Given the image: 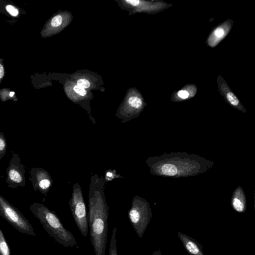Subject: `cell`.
<instances>
[{
  "label": "cell",
  "mask_w": 255,
  "mask_h": 255,
  "mask_svg": "<svg viewBox=\"0 0 255 255\" xmlns=\"http://www.w3.org/2000/svg\"><path fill=\"white\" fill-rule=\"evenodd\" d=\"M7 11L12 16H15L18 13V10L11 5H7L6 7Z\"/></svg>",
  "instance_id": "ffe728a7"
},
{
  "label": "cell",
  "mask_w": 255,
  "mask_h": 255,
  "mask_svg": "<svg viewBox=\"0 0 255 255\" xmlns=\"http://www.w3.org/2000/svg\"><path fill=\"white\" fill-rule=\"evenodd\" d=\"M4 75V70L2 65L0 64V79L2 78Z\"/></svg>",
  "instance_id": "cb8c5ba5"
},
{
  "label": "cell",
  "mask_w": 255,
  "mask_h": 255,
  "mask_svg": "<svg viewBox=\"0 0 255 255\" xmlns=\"http://www.w3.org/2000/svg\"><path fill=\"white\" fill-rule=\"evenodd\" d=\"M6 148L7 142L4 134L0 132V160L5 155Z\"/></svg>",
  "instance_id": "5bb4252c"
},
{
  "label": "cell",
  "mask_w": 255,
  "mask_h": 255,
  "mask_svg": "<svg viewBox=\"0 0 255 255\" xmlns=\"http://www.w3.org/2000/svg\"><path fill=\"white\" fill-rule=\"evenodd\" d=\"M178 95L182 99H186L189 96V93L185 90H180L178 92Z\"/></svg>",
  "instance_id": "44dd1931"
},
{
  "label": "cell",
  "mask_w": 255,
  "mask_h": 255,
  "mask_svg": "<svg viewBox=\"0 0 255 255\" xmlns=\"http://www.w3.org/2000/svg\"><path fill=\"white\" fill-rule=\"evenodd\" d=\"M71 212L75 222L82 235L86 237L89 230L86 206L82 189L78 183L72 187V196L69 200Z\"/></svg>",
  "instance_id": "5b68a950"
},
{
  "label": "cell",
  "mask_w": 255,
  "mask_h": 255,
  "mask_svg": "<svg viewBox=\"0 0 255 255\" xmlns=\"http://www.w3.org/2000/svg\"><path fill=\"white\" fill-rule=\"evenodd\" d=\"M224 31L221 28H218L214 31V34H215V36L219 38L223 36V35H224Z\"/></svg>",
  "instance_id": "7402d4cb"
},
{
  "label": "cell",
  "mask_w": 255,
  "mask_h": 255,
  "mask_svg": "<svg viewBox=\"0 0 255 255\" xmlns=\"http://www.w3.org/2000/svg\"><path fill=\"white\" fill-rule=\"evenodd\" d=\"M106 181L97 174L90 179L88 195V227L95 255H105L108 234L109 207L105 189Z\"/></svg>",
  "instance_id": "6da1fadb"
},
{
  "label": "cell",
  "mask_w": 255,
  "mask_h": 255,
  "mask_svg": "<svg viewBox=\"0 0 255 255\" xmlns=\"http://www.w3.org/2000/svg\"><path fill=\"white\" fill-rule=\"evenodd\" d=\"M62 18L60 15L55 16L51 20V24L54 27H57L61 24Z\"/></svg>",
  "instance_id": "e0dca14e"
},
{
  "label": "cell",
  "mask_w": 255,
  "mask_h": 255,
  "mask_svg": "<svg viewBox=\"0 0 255 255\" xmlns=\"http://www.w3.org/2000/svg\"><path fill=\"white\" fill-rule=\"evenodd\" d=\"M117 228L115 227L113 231L110 244V249L109 251V255H118L117 246Z\"/></svg>",
  "instance_id": "9c48e42d"
},
{
  "label": "cell",
  "mask_w": 255,
  "mask_h": 255,
  "mask_svg": "<svg viewBox=\"0 0 255 255\" xmlns=\"http://www.w3.org/2000/svg\"><path fill=\"white\" fill-rule=\"evenodd\" d=\"M14 94V92H11L10 93H9V96L10 97H13V95Z\"/></svg>",
  "instance_id": "484cf974"
},
{
  "label": "cell",
  "mask_w": 255,
  "mask_h": 255,
  "mask_svg": "<svg viewBox=\"0 0 255 255\" xmlns=\"http://www.w3.org/2000/svg\"><path fill=\"white\" fill-rule=\"evenodd\" d=\"M119 178H124L121 174H118L115 169H109L105 172L104 179L106 182L111 181L114 179Z\"/></svg>",
  "instance_id": "4fadbf2b"
},
{
  "label": "cell",
  "mask_w": 255,
  "mask_h": 255,
  "mask_svg": "<svg viewBox=\"0 0 255 255\" xmlns=\"http://www.w3.org/2000/svg\"><path fill=\"white\" fill-rule=\"evenodd\" d=\"M232 205L235 210L238 212L243 213L246 209L244 201L237 197L233 198Z\"/></svg>",
  "instance_id": "7c38bea8"
},
{
  "label": "cell",
  "mask_w": 255,
  "mask_h": 255,
  "mask_svg": "<svg viewBox=\"0 0 255 255\" xmlns=\"http://www.w3.org/2000/svg\"><path fill=\"white\" fill-rule=\"evenodd\" d=\"M30 210L42 225L48 234L64 247H74L77 243L73 234L64 226L54 211L44 204L34 202Z\"/></svg>",
  "instance_id": "7a4b0ae2"
},
{
  "label": "cell",
  "mask_w": 255,
  "mask_h": 255,
  "mask_svg": "<svg viewBox=\"0 0 255 255\" xmlns=\"http://www.w3.org/2000/svg\"><path fill=\"white\" fill-rule=\"evenodd\" d=\"M5 180L7 186L16 189L18 186L24 187L26 184L24 166L21 162L19 155L12 151L11 158L6 168Z\"/></svg>",
  "instance_id": "8992f818"
},
{
  "label": "cell",
  "mask_w": 255,
  "mask_h": 255,
  "mask_svg": "<svg viewBox=\"0 0 255 255\" xmlns=\"http://www.w3.org/2000/svg\"><path fill=\"white\" fill-rule=\"evenodd\" d=\"M128 215L135 232L141 238L152 216L148 203L138 196H134Z\"/></svg>",
  "instance_id": "3957f363"
},
{
  "label": "cell",
  "mask_w": 255,
  "mask_h": 255,
  "mask_svg": "<svg viewBox=\"0 0 255 255\" xmlns=\"http://www.w3.org/2000/svg\"><path fill=\"white\" fill-rule=\"evenodd\" d=\"M77 85L82 88H88L90 86V82L85 79H80L77 81Z\"/></svg>",
  "instance_id": "ac0fdd59"
},
{
  "label": "cell",
  "mask_w": 255,
  "mask_h": 255,
  "mask_svg": "<svg viewBox=\"0 0 255 255\" xmlns=\"http://www.w3.org/2000/svg\"><path fill=\"white\" fill-rule=\"evenodd\" d=\"M151 255H162L160 250L155 251L153 252Z\"/></svg>",
  "instance_id": "d4e9b609"
},
{
  "label": "cell",
  "mask_w": 255,
  "mask_h": 255,
  "mask_svg": "<svg viewBox=\"0 0 255 255\" xmlns=\"http://www.w3.org/2000/svg\"><path fill=\"white\" fill-rule=\"evenodd\" d=\"M162 173L166 175L173 176L177 173L176 167L171 164L167 163L164 164L161 169Z\"/></svg>",
  "instance_id": "8fae6325"
},
{
  "label": "cell",
  "mask_w": 255,
  "mask_h": 255,
  "mask_svg": "<svg viewBox=\"0 0 255 255\" xmlns=\"http://www.w3.org/2000/svg\"><path fill=\"white\" fill-rule=\"evenodd\" d=\"M0 255H11L9 246L0 229Z\"/></svg>",
  "instance_id": "30bf717a"
},
{
  "label": "cell",
  "mask_w": 255,
  "mask_h": 255,
  "mask_svg": "<svg viewBox=\"0 0 255 255\" xmlns=\"http://www.w3.org/2000/svg\"><path fill=\"white\" fill-rule=\"evenodd\" d=\"M128 103L129 106L134 109L138 110L140 109L142 105L141 100L135 96H131L128 100Z\"/></svg>",
  "instance_id": "9a60e30c"
},
{
  "label": "cell",
  "mask_w": 255,
  "mask_h": 255,
  "mask_svg": "<svg viewBox=\"0 0 255 255\" xmlns=\"http://www.w3.org/2000/svg\"><path fill=\"white\" fill-rule=\"evenodd\" d=\"M74 91L80 96H84L87 94V91L84 88H82L78 85H75L73 87Z\"/></svg>",
  "instance_id": "d6986e66"
},
{
  "label": "cell",
  "mask_w": 255,
  "mask_h": 255,
  "mask_svg": "<svg viewBox=\"0 0 255 255\" xmlns=\"http://www.w3.org/2000/svg\"><path fill=\"white\" fill-rule=\"evenodd\" d=\"M227 98L229 102L233 106H237L239 103V101L237 97L232 92H228Z\"/></svg>",
  "instance_id": "2e32d148"
},
{
  "label": "cell",
  "mask_w": 255,
  "mask_h": 255,
  "mask_svg": "<svg viewBox=\"0 0 255 255\" xmlns=\"http://www.w3.org/2000/svg\"><path fill=\"white\" fill-rule=\"evenodd\" d=\"M126 1L133 6H136L139 3L138 0H126Z\"/></svg>",
  "instance_id": "603a6c76"
},
{
  "label": "cell",
  "mask_w": 255,
  "mask_h": 255,
  "mask_svg": "<svg viewBox=\"0 0 255 255\" xmlns=\"http://www.w3.org/2000/svg\"><path fill=\"white\" fill-rule=\"evenodd\" d=\"M178 236L189 254L192 255H204L203 247L196 240L180 232H178Z\"/></svg>",
  "instance_id": "ba28073f"
},
{
  "label": "cell",
  "mask_w": 255,
  "mask_h": 255,
  "mask_svg": "<svg viewBox=\"0 0 255 255\" xmlns=\"http://www.w3.org/2000/svg\"><path fill=\"white\" fill-rule=\"evenodd\" d=\"M0 216L18 232L35 236L34 228L21 212L0 195Z\"/></svg>",
  "instance_id": "277c9868"
},
{
  "label": "cell",
  "mask_w": 255,
  "mask_h": 255,
  "mask_svg": "<svg viewBox=\"0 0 255 255\" xmlns=\"http://www.w3.org/2000/svg\"><path fill=\"white\" fill-rule=\"evenodd\" d=\"M30 174L29 179L34 190H38L46 196L53 184V180L49 173L43 168L33 167L30 170Z\"/></svg>",
  "instance_id": "52a82bcc"
}]
</instances>
